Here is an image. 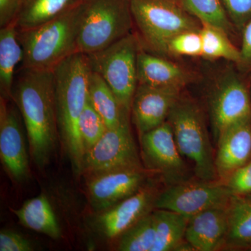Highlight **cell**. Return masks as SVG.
<instances>
[{
    "label": "cell",
    "mask_w": 251,
    "mask_h": 251,
    "mask_svg": "<svg viewBox=\"0 0 251 251\" xmlns=\"http://www.w3.org/2000/svg\"><path fill=\"white\" fill-rule=\"evenodd\" d=\"M12 99L24 123L31 161L44 169L59 141L53 72L18 68Z\"/></svg>",
    "instance_id": "1"
},
{
    "label": "cell",
    "mask_w": 251,
    "mask_h": 251,
    "mask_svg": "<svg viewBox=\"0 0 251 251\" xmlns=\"http://www.w3.org/2000/svg\"><path fill=\"white\" fill-rule=\"evenodd\" d=\"M90 68L85 54L69 56L54 69V97L59 142L75 175L82 174L85 156L79 120L88 99Z\"/></svg>",
    "instance_id": "2"
},
{
    "label": "cell",
    "mask_w": 251,
    "mask_h": 251,
    "mask_svg": "<svg viewBox=\"0 0 251 251\" xmlns=\"http://www.w3.org/2000/svg\"><path fill=\"white\" fill-rule=\"evenodd\" d=\"M80 21V4L40 26L26 30L17 29L23 50L20 67L53 72L64 59L78 52Z\"/></svg>",
    "instance_id": "3"
},
{
    "label": "cell",
    "mask_w": 251,
    "mask_h": 251,
    "mask_svg": "<svg viewBox=\"0 0 251 251\" xmlns=\"http://www.w3.org/2000/svg\"><path fill=\"white\" fill-rule=\"evenodd\" d=\"M167 122L171 126L180 153L192 165L195 176L209 181L219 180L205 118L197 102L180 94Z\"/></svg>",
    "instance_id": "4"
},
{
    "label": "cell",
    "mask_w": 251,
    "mask_h": 251,
    "mask_svg": "<svg viewBox=\"0 0 251 251\" xmlns=\"http://www.w3.org/2000/svg\"><path fill=\"white\" fill-rule=\"evenodd\" d=\"M77 52L105 49L133 32L130 0H82Z\"/></svg>",
    "instance_id": "5"
},
{
    "label": "cell",
    "mask_w": 251,
    "mask_h": 251,
    "mask_svg": "<svg viewBox=\"0 0 251 251\" xmlns=\"http://www.w3.org/2000/svg\"><path fill=\"white\" fill-rule=\"evenodd\" d=\"M134 26L140 44L164 54L168 41L185 31L200 30V22L183 9L178 0H130Z\"/></svg>",
    "instance_id": "6"
},
{
    "label": "cell",
    "mask_w": 251,
    "mask_h": 251,
    "mask_svg": "<svg viewBox=\"0 0 251 251\" xmlns=\"http://www.w3.org/2000/svg\"><path fill=\"white\" fill-rule=\"evenodd\" d=\"M140 47L138 35L131 32L105 49L86 54L90 70L103 77L128 113L138 85L137 59Z\"/></svg>",
    "instance_id": "7"
},
{
    "label": "cell",
    "mask_w": 251,
    "mask_h": 251,
    "mask_svg": "<svg viewBox=\"0 0 251 251\" xmlns=\"http://www.w3.org/2000/svg\"><path fill=\"white\" fill-rule=\"evenodd\" d=\"M139 140L144 168L158 175L166 186L193 178L194 173L180 153L168 122L140 135Z\"/></svg>",
    "instance_id": "8"
},
{
    "label": "cell",
    "mask_w": 251,
    "mask_h": 251,
    "mask_svg": "<svg viewBox=\"0 0 251 251\" xmlns=\"http://www.w3.org/2000/svg\"><path fill=\"white\" fill-rule=\"evenodd\" d=\"M232 196L229 188L221 180L209 181L194 176L162 190L155 207L173 211L189 219L209 208L227 204Z\"/></svg>",
    "instance_id": "9"
},
{
    "label": "cell",
    "mask_w": 251,
    "mask_h": 251,
    "mask_svg": "<svg viewBox=\"0 0 251 251\" xmlns=\"http://www.w3.org/2000/svg\"><path fill=\"white\" fill-rule=\"evenodd\" d=\"M138 168H145L128 119L116 128L107 130L85 153L82 173L90 175L112 170Z\"/></svg>",
    "instance_id": "10"
},
{
    "label": "cell",
    "mask_w": 251,
    "mask_h": 251,
    "mask_svg": "<svg viewBox=\"0 0 251 251\" xmlns=\"http://www.w3.org/2000/svg\"><path fill=\"white\" fill-rule=\"evenodd\" d=\"M209 113L215 144L229 126L251 118V94L234 72L225 73L216 82L209 94Z\"/></svg>",
    "instance_id": "11"
},
{
    "label": "cell",
    "mask_w": 251,
    "mask_h": 251,
    "mask_svg": "<svg viewBox=\"0 0 251 251\" xmlns=\"http://www.w3.org/2000/svg\"><path fill=\"white\" fill-rule=\"evenodd\" d=\"M24 128L22 117L13 99L0 97V158L10 178L19 184L31 176Z\"/></svg>",
    "instance_id": "12"
},
{
    "label": "cell",
    "mask_w": 251,
    "mask_h": 251,
    "mask_svg": "<svg viewBox=\"0 0 251 251\" xmlns=\"http://www.w3.org/2000/svg\"><path fill=\"white\" fill-rule=\"evenodd\" d=\"M162 190L154 181L121 202L100 212L94 213L90 226L94 232L105 239H113L156 209L155 204Z\"/></svg>",
    "instance_id": "13"
},
{
    "label": "cell",
    "mask_w": 251,
    "mask_h": 251,
    "mask_svg": "<svg viewBox=\"0 0 251 251\" xmlns=\"http://www.w3.org/2000/svg\"><path fill=\"white\" fill-rule=\"evenodd\" d=\"M152 174L145 168L118 169L86 175L87 197L94 213L100 212L140 191Z\"/></svg>",
    "instance_id": "14"
},
{
    "label": "cell",
    "mask_w": 251,
    "mask_h": 251,
    "mask_svg": "<svg viewBox=\"0 0 251 251\" xmlns=\"http://www.w3.org/2000/svg\"><path fill=\"white\" fill-rule=\"evenodd\" d=\"M181 90L138 85L132 100L130 114L139 136L167 121Z\"/></svg>",
    "instance_id": "15"
},
{
    "label": "cell",
    "mask_w": 251,
    "mask_h": 251,
    "mask_svg": "<svg viewBox=\"0 0 251 251\" xmlns=\"http://www.w3.org/2000/svg\"><path fill=\"white\" fill-rule=\"evenodd\" d=\"M215 145V166L218 177L226 182L234 171L251 160V118L231 126Z\"/></svg>",
    "instance_id": "16"
},
{
    "label": "cell",
    "mask_w": 251,
    "mask_h": 251,
    "mask_svg": "<svg viewBox=\"0 0 251 251\" xmlns=\"http://www.w3.org/2000/svg\"><path fill=\"white\" fill-rule=\"evenodd\" d=\"M227 204L213 206L188 219L184 239L194 251L223 249L228 229Z\"/></svg>",
    "instance_id": "17"
},
{
    "label": "cell",
    "mask_w": 251,
    "mask_h": 251,
    "mask_svg": "<svg viewBox=\"0 0 251 251\" xmlns=\"http://www.w3.org/2000/svg\"><path fill=\"white\" fill-rule=\"evenodd\" d=\"M138 85L182 90L191 80V74L178 64L149 52L140 47L137 59Z\"/></svg>",
    "instance_id": "18"
},
{
    "label": "cell",
    "mask_w": 251,
    "mask_h": 251,
    "mask_svg": "<svg viewBox=\"0 0 251 251\" xmlns=\"http://www.w3.org/2000/svg\"><path fill=\"white\" fill-rule=\"evenodd\" d=\"M11 210L24 227L52 239L62 237L58 220L49 198L44 193L25 201L18 209Z\"/></svg>",
    "instance_id": "19"
},
{
    "label": "cell",
    "mask_w": 251,
    "mask_h": 251,
    "mask_svg": "<svg viewBox=\"0 0 251 251\" xmlns=\"http://www.w3.org/2000/svg\"><path fill=\"white\" fill-rule=\"evenodd\" d=\"M227 214L228 229L223 249H251V195L231 196Z\"/></svg>",
    "instance_id": "20"
},
{
    "label": "cell",
    "mask_w": 251,
    "mask_h": 251,
    "mask_svg": "<svg viewBox=\"0 0 251 251\" xmlns=\"http://www.w3.org/2000/svg\"><path fill=\"white\" fill-rule=\"evenodd\" d=\"M82 0H21L15 21L18 31L38 27L76 7Z\"/></svg>",
    "instance_id": "21"
},
{
    "label": "cell",
    "mask_w": 251,
    "mask_h": 251,
    "mask_svg": "<svg viewBox=\"0 0 251 251\" xmlns=\"http://www.w3.org/2000/svg\"><path fill=\"white\" fill-rule=\"evenodd\" d=\"M23 50L14 24L0 28V91L1 97L12 99L15 75L23 62Z\"/></svg>",
    "instance_id": "22"
},
{
    "label": "cell",
    "mask_w": 251,
    "mask_h": 251,
    "mask_svg": "<svg viewBox=\"0 0 251 251\" xmlns=\"http://www.w3.org/2000/svg\"><path fill=\"white\" fill-rule=\"evenodd\" d=\"M88 95L91 103L103 118L108 129L116 128L128 120L130 113L122 108L107 82L99 74L91 70Z\"/></svg>",
    "instance_id": "23"
},
{
    "label": "cell",
    "mask_w": 251,
    "mask_h": 251,
    "mask_svg": "<svg viewBox=\"0 0 251 251\" xmlns=\"http://www.w3.org/2000/svg\"><path fill=\"white\" fill-rule=\"evenodd\" d=\"M156 242L152 251H177L184 241L188 218L166 209H155Z\"/></svg>",
    "instance_id": "24"
},
{
    "label": "cell",
    "mask_w": 251,
    "mask_h": 251,
    "mask_svg": "<svg viewBox=\"0 0 251 251\" xmlns=\"http://www.w3.org/2000/svg\"><path fill=\"white\" fill-rule=\"evenodd\" d=\"M185 11L201 22L232 35L233 25L221 0H178Z\"/></svg>",
    "instance_id": "25"
},
{
    "label": "cell",
    "mask_w": 251,
    "mask_h": 251,
    "mask_svg": "<svg viewBox=\"0 0 251 251\" xmlns=\"http://www.w3.org/2000/svg\"><path fill=\"white\" fill-rule=\"evenodd\" d=\"M153 210L117 238V251H153L156 237V219Z\"/></svg>",
    "instance_id": "26"
},
{
    "label": "cell",
    "mask_w": 251,
    "mask_h": 251,
    "mask_svg": "<svg viewBox=\"0 0 251 251\" xmlns=\"http://www.w3.org/2000/svg\"><path fill=\"white\" fill-rule=\"evenodd\" d=\"M202 57L209 59H225L239 64L240 50H238L229 40V35L219 28L201 24Z\"/></svg>",
    "instance_id": "27"
},
{
    "label": "cell",
    "mask_w": 251,
    "mask_h": 251,
    "mask_svg": "<svg viewBox=\"0 0 251 251\" xmlns=\"http://www.w3.org/2000/svg\"><path fill=\"white\" fill-rule=\"evenodd\" d=\"M78 128L85 154L108 129L103 118L91 103L89 97L79 120Z\"/></svg>",
    "instance_id": "28"
},
{
    "label": "cell",
    "mask_w": 251,
    "mask_h": 251,
    "mask_svg": "<svg viewBox=\"0 0 251 251\" xmlns=\"http://www.w3.org/2000/svg\"><path fill=\"white\" fill-rule=\"evenodd\" d=\"M164 54L175 56L202 55V38L200 30L185 31L168 41Z\"/></svg>",
    "instance_id": "29"
},
{
    "label": "cell",
    "mask_w": 251,
    "mask_h": 251,
    "mask_svg": "<svg viewBox=\"0 0 251 251\" xmlns=\"http://www.w3.org/2000/svg\"><path fill=\"white\" fill-rule=\"evenodd\" d=\"M235 29L242 31L251 20V0H221Z\"/></svg>",
    "instance_id": "30"
},
{
    "label": "cell",
    "mask_w": 251,
    "mask_h": 251,
    "mask_svg": "<svg viewBox=\"0 0 251 251\" xmlns=\"http://www.w3.org/2000/svg\"><path fill=\"white\" fill-rule=\"evenodd\" d=\"M225 184L232 196L251 195V160L234 172Z\"/></svg>",
    "instance_id": "31"
},
{
    "label": "cell",
    "mask_w": 251,
    "mask_h": 251,
    "mask_svg": "<svg viewBox=\"0 0 251 251\" xmlns=\"http://www.w3.org/2000/svg\"><path fill=\"white\" fill-rule=\"evenodd\" d=\"M32 243L22 234L11 229L0 232V251H32Z\"/></svg>",
    "instance_id": "32"
},
{
    "label": "cell",
    "mask_w": 251,
    "mask_h": 251,
    "mask_svg": "<svg viewBox=\"0 0 251 251\" xmlns=\"http://www.w3.org/2000/svg\"><path fill=\"white\" fill-rule=\"evenodd\" d=\"M21 0H0V28L14 24Z\"/></svg>",
    "instance_id": "33"
},
{
    "label": "cell",
    "mask_w": 251,
    "mask_h": 251,
    "mask_svg": "<svg viewBox=\"0 0 251 251\" xmlns=\"http://www.w3.org/2000/svg\"><path fill=\"white\" fill-rule=\"evenodd\" d=\"M242 33L240 62L238 65L243 70L251 72V20L246 25Z\"/></svg>",
    "instance_id": "34"
},
{
    "label": "cell",
    "mask_w": 251,
    "mask_h": 251,
    "mask_svg": "<svg viewBox=\"0 0 251 251\" xmlns=\"http://www.w3.org/2000/svg\"></svg>",
    "instance_id": "35"
}]
</instances>
